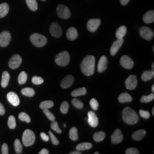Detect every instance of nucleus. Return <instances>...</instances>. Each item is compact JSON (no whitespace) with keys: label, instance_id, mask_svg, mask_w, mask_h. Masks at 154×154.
<instances>
[{"label":"nucleus","instance_id":"f257e3e1","mask_svg":"<svg viewBox=\"0 0 154 154\" xmlns=\"http://www.w3.org/2000/svg\"><path fill=\"white\" fill-rule=\"evenodd\" d=\"M95 59L92 55L85 57L80 63V69L83 74L91 76L94 73Z\"/></svg>","mask_w":154,"mask_h":154},{"label":"nucleus","instance_id":"f03ea898","mask_svg":"<svg viewBox=\"0 0 154 154\" xmlns=\"http://www.w3.org/2000/svg\"><path fill=\"white\" fill-rule=\"evenodd\" d=\"M122 118L125 123L132 125L138 122L139 117L137 113L132 108H124L122 111Z\"/></svg>","mask_w":154,"mask_h":154},{"label":"nucleus","instance_id":"7ed1b4c3","mask_svg":"<svg viewBox=\"0 0 154 154\" xmlns=\"http://www.w3.org/2000/svg\"><path fill=\"white\" fill-rule=\"evenodd\" d=\"M30 40L32 44L38 47L45 46L47 42L46 37L38 33H34L31 34L30 37Z\"/></svg>","mask_w":154,"mask_h":154},{"label":"nucleus","instance_id":"20e7f679","mask_svg":"<svg viewBox=\"0 0 154 154\" xmlns=\"http://www.w3.org/2000/svg\"><path fill=\"white\" fill-rule=\"evenodd\" d=\"M70 61V54L67 51H63L59 54H58L55 58V62L57 65L64 67L69 65Z\"/></svg>","mask_w":154,"mask_h":154},{"label":"nucleus","instance_id":"39448f33","mask_svg":"<svg viewBox=\"0 0 154 154\" xmlns=\"http://www.w3.org/2000/svg\"><path fill=\"white\" fill-rule=\"evenodd\" d=\"M35 140V136L33 131L29 129L26 130L22 135V142L25 146H32Z\"/></svg>","mask_w":154,"mask_h":154},{"label":"nucleus","instance_id":"423d86ee","mask_svg":"<svg viewBox=\"0 0 154 154\" xmlns=\"http://www.w3.org/2000/svg\"><path fill=\"white\" fill-rule=\"evenodd\" d=\"M57 13L58 16L63 19H67L71 16L70 9L66 6L59 4L57 8Z\"/></svg>","mask_w":154,"mask_h":154},{"label":"nucleus","instance_id":"0eeeda50","mask_svg":"<svg viewBox=\"0 0 154 154\" xmlns=\"http://www.w3.org/2000/svg\"><path fill=\"white\" fill-rule=\"evenodd\" d=\"M50 33L54 38H60L62 35V31L60 25L57 22H53L50 25Z\"/></svg>","mask_w":154,"mask_h":154},{"label":"nucleus","instance_id":"6e6552de","mask_svg":"<svg viewBox=\"0 0 154 154\" xmlns=\"http://www.w3.org/2000/svg\"><path fill=\"white\" fill-rule=\"evenodd\" d=\"M140 35L143 39L150 41L154 37V32L150 28L147 26H143L139 31Z\"/></svg>","mask_w":154,"mask_h":154},{"label":"nucleus","instance_id":"1a4fd4ad","mask_svg":"<svg viewBox=\"0 0 154 154\" xmlns=\"http://www.w3.org/2000/svg\"><path fill=\"white\" fill-rule=\"evenodd\" d=\"M11 40V34L9 31H4L0 33V46L6 47L8 46Z\"/></svg>","mask_w":154,"mask_h":154},{"label":"nucleus","instance_id":"9d476101","mask_svg":"<svg viewBox=\"0 0 154 154\" xmlns=\"http://www.w3.org/2000/svg\"><path fill=\"white\" fill-rule=\"evenodd\" d=\"M138 84V80L137 78L135 76L131 75L128 77L126 81H125V85L126 87L128 90H134L136 88Z\"/></svg>","mask_w":154,"mask_h":154},{"label":"nucleus","instance_id":"9b49d317","mask_svg":"<svg viewBox=\"0 0 154 154\" xmlns=\"http://www.w3.org/2000/svg\"><path fill=\"white\" fill-rule=\"evenodd\" d=\"M101 23V20L99 18L90 19L87 23V28L90 32H95L96 31Z\"/></svg>","mask_w":154,"mask_h":154},{"label":"nucleus","instance_id":"f8f14e48","mask_svg":"<svg viewBox=\"0 0 154 154\" xmlns=\"http://www.w3.org/2000/svg\"><path fill=\"white\" fill-rule=\"evenodd\" d=\"M22 62V58L18 54L13 55L9 62V66L12 69L18 68Z\"/></svg>","mask_w":154,"mask_h":154},{"label":"nucleus","instance_id":"ddd939ff","mask_svg":"<svg viewBox=\"0 0 154 154\" xmlns=\"http://www.w3.org/2000/svg\"><path fill=\"white\" fill-rule=\"evenodd\" d=\"M120 63L121 66L126 69H131L134 66V61L127 55H123L121 60Z\"/></svg>","mask_w":154,"mask_h":154},{"label":"nucleus","instance_id":"4468645a","mask_svg":"<svg viewBox=\"0 0 154 154\" xmlns=\"http://www.w3.org/2000/svg\"><path fill=\"white\" fill-rule=\"evenodd\" d=\"M123 139V135L120 129L117 128L111 137V141L113 144L120 143Z\"/></svg>","mask_w":154,"mask_h":154},{"label":"nucleus","instance_id":"2eb2a0df","mask_svg":"<svg viewBox=\"0 0 154 154\" xmlns=\"http://www.w3.org/2000/svg\"><path fill=\"white\" fill-rule=\"evenodd\" d=\"M123 42H124L123 38H120V39H117L112 44V46L110 48V54L112 56L115 55L117 53L119 49L123 45Z\"/></svg>","mask_w":154,"mask_h":154},{"label":"nucleus","instance_id":"dca6fc26","mask_svg":"<svg viewBox=\"0 0 154 154\" xmlns=\"http://www.w3.org/2000/svg\"><path fill=\"white\" fill-rule=\"evenodd\" d=\"M74 81V78L71 75H68L62 80L61 86L63 89H67L72 86Z\"/></svg>","mask_w":154,"mask_h":154},{"label":"nucleus","instance_id":"f3484780","mask_svg":"<svg viewBox=\"0 0 154 154\" xmlns=\"http://www.w3.org/2000/svg\"><path fill=\"white\" fill-rule=\"evenodd\" d=\"M108 61L106 56L103 55L101 57L98 64V71L102 73L105 71L108 67Z\"/></svg>","mask_w":154,"mask_h":154},{"label":"nucleus","instance_id":"a211bd4d","mask_svg":"<svg viewBox=\"0 0 154 154\" xmlns=\"http://www.w3.org/2000/svg\"><path fill=\"white\" fill-rule=\"evenodd\" d=\"M88 115V123L90 126L95 128L98 125V119L95 112L93 111H89L87 114Z\"/></svg>","mask_w":154,"mask_h":154},{"label":"nucleus","instance_id":"6ab92c4d","mask_svg":"<svg viewBox=\"0 0 154 154\" xmlns=\"http://www.w3.org/2000/svg\"><path fill=\"white\" fill-rule=\"evenodd\" d=\"M7 99L8 101L14 106H17L19 104V97L15 92H9L7 94Z\"/></svg>","mask_w":154,"mask_h":154},{"label":"nucleus","instance_id":"aec40b11","mask_svg":"<svg viewBox=\"0 0 154 154\" xmlns=\"http://www.w3.org/2000/svg\"><path fill=\"white\" fill-rule=\"evenodd\" d=\"M78 36L77 29L74 27L70 28L66 32V37L70 41H74L76 40Z\"/></svg>","mask_w":154,"mask_h":154},{"label":"nucleus","instance_id":"412c9836","mask_svg":"<svg viewBox=\"0 0 154 154\" xmlns=\"http://www.w3.org/2000/svg\"><path fill=\"white\" fill-rule=\"evenodd\" d=\"M143 21L146 24H151L154 22V11L153 10H149L146 12L143 17Z\"/></svg>","mask_w":154,"mask_h":154},{"label":"nucleus","instance_id":"4be33fe9","mask_svg":"<svg viewBox=\"0 0 154 154\" xmlns=\"http://www.w3.org/2000/svg\"><path fill=\"white\" fill-rule=\"evenodd\" d=\"M132 100V96L127 92H123L118 97V101L121 103L130 102Z\"/></svg>","mask_w":154,"mask_h":154},{"label":"nucleus","instance_id":"5701e85b","mask_svg":"<svg viewBox=\"0 0 154 154\" xmlns=\"http://www.w3.org/2000/svg\"><path fill=\"white\" fill-rule=\"evenodd\" d=\"M9 11V6L7 3L0 4V18H3L6 16Z\"/></svg>","mask_w":154,"mask_h":154},{"label":"nucleus","instance_id":"b1692460","mask_svg":"<svg viewBox=\"0 0 154 154\" xmlns=\"http://www.w3.org/2000/svg\"><path fill=\"white\" fill-rule=\"evenodd\" d=\"M146 134V131L145 130H140L135 131L132 134V138L137 141H139L144 138Z\"/></svg>","mask_w":154,"mask_h":154},{"label":"nucleus","instance_id":"393cba45","mask_svg":"<svg viewBox=\"0 0 154 154\" xmlns=\"http://www.w3.org/2000/svg\"><path fill=\"white\" fill-rule=\"evenodd\" d=\"M10 80V75L8 71H3L2 73V80H1V86L3 88L6 87L9 83Z\"/></svg>","mask_w":154,"mask_h":154},{"label":"nucleus","instance_id":"a878e982","mask_svg":"<svg viewBox=\"0 0 154 154\" xmlns=\"http://www.w3.org/2000/svg\"><path fill=\"white\" fill-rule=\"evenodd\" d=\"M92 145L90 143H87V142H84V143H81L79 144H78L76 147V149L77 151H85L87 150H89L92 148Z\"/></svg>","mask_w":154,"mask_h":154},{"label":"nucleus","instance_id":"bb28decb","mask_svg":"<svg viewBox=\"0 0 154 154\" xmlns=\"http://www.w3.org/2000/svg\"><path fill=\"white\" fill-rule=\"evenodd\" d=\"M154 76V71L147 70L145 71L141 76V79L143 81H147L152 79Z\"/></svg>","mask_w":154,"mask_h":154},{"label":"nucleus","instance_id":"cd10ccee","mask_svg":"<svg viewBox=\"0 0 154 154\" xmlns=\"http://www.w3.org/2000/svg\"><path fill=\"white\" fill-rule=\"evenodd\" d=\"M127 32V28L125 26H120L116 31L115 36L117 39L123 38L125 36Z\"/></svg>","mask_w":154,"mask_h":154},{"label":"nucleus","instance_id":"c85d7f7f","mask_svg":"<svg viewBox=\"0 0 154 154\" xmlns=\"http://www.w3.org/2000/svg\"><path fill=\"white\" fill-rule=\"evenodd\" d=\"M106 134L103 131H99L95 133L93 135V139L95 142H99L102 141L105 138Z\"/></svg>","mask_w":154,"mask_h":154},{"label":"nucleus","instance_id":"c756f323","mask_svg":"<svg viewBox=\"0 0 154 154\" xmlns=\"http://www.w3.org/2000/svg\"><path fill=\"white\" fill-rule=\"evenodd\" d=\"M86 93H87L86 89L85 87H81L73 91L71 94L73 96L77 97L80 95H85Z\"/></svg>","mask_w":154,"mask_h":154},{"label":"nucleus","instance_id":"7c9ffc66","mask_svg":"<svg viewBox=\"0 0 154 154\" xmlns=\"http://www.w3.org/2000/svg\"><path fill=\"white\" fill-rule=\"evenodd\" d=\"M69 137L72 140L76 141L78 139V130L75 127H71L69 131Z\"/></svg>","mask_w":154,"mask_h":154},{"label":"nucleus","instance_id":"2f4dec72","mask_svg":"<svg viewBox=\"0 0 154 154\" xmlns=\"http://www.w3.org/2000/svg\"><path fill=\"white\" fill-rule=\"evenodd\" d=\"M26 4L31 11H36L38 9V4L36 0H26Z\"/></svg>","mask_w":154,"mask_h":154},{"label":"nucleus","instance_id":"473e14b6","mask_svg":"<svg viewBox=\"0 0 154 154\" xmlns=\"http://www.w3.org/2000/svg\"><path fill=\"white\" fill-rule=\"evenodd\" d=\"M21 93L25 96L31 97V96H34V95L35 94V91L32 88L26 87V88H24L23 89L21 90Z\"/></svg>","mask_w":154,"mask_h":154},{"label":"nucleus","instance_id":"72a5a7b5","mask_svg":"<svg viewBox=\"0 0 154 154\" xmlns=\"http://www.w3.org/2000/svg\"><path fill=\"white\" fill-rule=\"evenodd\" d=\"M53 106L54 102L52 101H45L40 103V107L42 110H45L53 108Z\"/></svg>","mask_w":154,"mask_h":154},{"label":"nucleus","instance_id":"f704fd0d","mask_svg":"<svg viewBox=\"0 0 154 154\" xmlns=\"http://www.w3.org/2000/svg\"><path fill=\"white\" fill-rule=\"evenodd\" d=\"M28 79V75L25 71H22L18 77V82L20 85H23L26 83Z\"/></svg>","mask_w":154,"mask_h":154},{"label":"nucleus","instance_id":"c9c22d12","mask_svg":"<svg viewBox=\"0 0 154 154\" xmlns=\"http://www.w3.org/2000/svg\"><path fill=\"white\" fill-rule=\"evenodd\" d=\"M18 118L21 121L26 122V123H28L31 122L30 117L29 116L28 114H27L26 113H25L24 112H22L19 113V115H18Z\"/></svg>","mask_w":154,"mask_h":154},{"label":"nucleus","instance_id":"e433bc0d","mask_svg":"<svg viewBox=\"0 0 154 154\" xmlns=\"http://www.w3.org/2000/svg\"><path fill=\"white\" fill-rule=\"evenodd\" d=\"M154 98V93L150 94L149 95H144L140 98V102L142 103H148L152 101Z\"/></svg>","mask_w":154,"mask_h":154},{"label":"nucleus","instance_id":"4c0bfd02","mask_svg":"<svg viewBox=\"0 0 154 154\" xmlns=\"http://www.w3.org/2000/svg\"><path fill=\"white\" fill-rule=\"evenodd\" d=\"M15 148L17 154H21L22 151V146L19 139H15Z\"/></svg>","mask_w":154,"mask_h":154},{"label":"nucleus","instance_id":"58836bf2","mask_svg":"<svg viewBox=\"0 0 154 154\" xmlns=\"http://www.w3.org/2000/svg\"><path fill=\"white\" fill-rule=\"evenodd\" d=\"M8 125L10 129H15V127H16V122H15V119L14 116L10 115L9 117Z\"/></svg>","mask_w":154,"mask_h":154},{"label":"nucleus","instance_id":"ea45409f","mask_svg":"<svg viewBox=\"0 0 154 154\" xmlns=\"http://www.w3.org/2000/svg\"><path fill=\"white\" fill-rule=\"evenodd\" d=\"M69 105L66 101H64L62 103L60 106V111L62 114H66L69 111Z\"/></svg>","mask_w":154,"mask_h":154},{"label":"nucleus","instance_id":"a19ab883","mask_svg":"<svg viewBox=\"0 0 154 154\" xmlns=\"http://www.w3.org/2000/svg\"><path fill=\"white\" fill-rule=\"evenodd\" d=\"M43 112L46 115L47 118L50 120L51 121V122H53V121H55V116L54 115V114L51 112L48 109H45V110H43Z\"/></svg>","mask_w":154,"mask_h":154},{"label":"nucleus","instance_id":"79ce46f5","mask_svg":"<svg viewBox=\"0 0 154 154\" xmlns=\"http://www.w3.org/2000/svg\"><path fill=\"white\" fill-rule=\"evenodd\" d=\"M71 103L74 107L78 109H82L83 108V103L77 99L76 98L73 99L71 101Z\"/></svg>","mask_w":154,"mask_h":154},{"label":"nucleus","instance_id":"37998d69","mask_svg":"<svg viewBox=\"0 0 154 154\" xmlns=\"http://www.w3.org/2000/svg\"><path fill=\"white\" fill-rule=\"evenodd\" d=\"M51 129L55 131L57 133L61 134V130L60 128V127L58 126V124L57 122H56V121L52 122V123L51 124Z\"/></svg>","mask_w":154,"mask_h":154},{"label":"nucleus","instance_id":"c03bdc74","mask_svg":"<svg viewBox=\"0 0 154 154\" xmlns=\"http://www.w3.org/2000/svg\"><path fill=\"white\" fill-rule=\"evenodd\" d=\"M31 81H32L33 83H34V85H41V84L43 83L44 79L41 77L34 76V77L32 78Z\"/></svg>","mask_w":154,"mask_h":154},{"label":"nucleus","instance_id":"a18cd8bd","mask_svg":"<svg viewBox=\"0 0 154 154\" xmlns=\"http://www.w3.org/2000/svg\"><path fill=\"white\" fill-rule=\"evenodd\" d=\"M49 135H50V138L51 139V143L54 144V145H58L59 143H60V142L59 140H58V139L57 138L55 135L51 132V131H49Z\"/></svg>","mask_w":154,"mask_h":154},{"label":"nucleus","instance_id":"49530a36","mask_svg":"<svg viewBox=\"0 0 154 154\" xmlns=\"http://www.w3.org/2000/svg\"><path fill=\"white\" fill-rule=\"evenodd\" d=\"M90 105L91 108H92V110H94L95 111L98 110V106H99V104H98V101L95 99L92 98L90 100Z\"/></svg>","mask_w":154,"mask_h":154},{"label":"nucleus","instance_id":"de8ad7c7","mask_svg":"<svg viewBox=\"0 0 154 154\" xmlns=\"http://www.w3.org/2000/svg\"><path fill=\"white\" fill-rule=\"evenodd\" d=\"M139 114L143 118L146 119H148L150 117V113L148 111H144L143 110H139Z\"/></svg>","mask_w":154,"mask_h":154},{"label":"nucleus","instance_id":"09e8293b","mask_svg":"<svg viewBox=\"0 0 154 154\" xmlns=\"http://www.w3.org/2000/svg\"><path fill=\"white\" fill-rule=\"evenodd\" d=\"M125 153L126 154H139V152L138 149L134 148V147H131V148L127 149L126 150Z\"/></svg>","mask_w":154,"mask_h":154},{"label":"nucleus","instance_id":"8fccbe9b","mask_svg":"<svg viewBox=\"0 0 154 154\" xmlns=\"http://www.w3.org/2000/svg\"><path fill=\"white\" fill-rule=\"evenodd\" d=\"M2 154H9V150H8V146L6 143H3L2 146Z\"/></svg>","mask_w":154,"mask_h":154},{"label":"nucleus","instance_id":"3c124183","mask_svg":"<svg viewBox=\"0 0 154 154\" xmlns=\"http://www.w3.org/2000/svg\"><path fill=\"white\" fill-rule=\"evenodd\" d=\"M40 135H41V139L45 141V142H48L49 140V139H50V137L48 135H47L46 134L44 133V132H41L40 134Z\"/></svg>","mask_w":154,"mask_h":154},{"label":"nucleus","instance_id":"603ef678","mask_svg":"<svg viewBox=\"0 0 154 154\" xmlns=\"http://www.w3.org/2000/svg\"><path fill=\"white\" fill-rule=\"evenodd\" d=\"M5 112V108L3 107V106L2 105V104L0 102V115H4Z\"/></svg>","mask_w":154,"mask_h":154},{"label":"nucleus","instance_id":"864d4df0","mask_svg":"<svg viewBox=\"0 0 154 154\" xmlns=\"http://www.w3.org/2000/svg\"><path fill=\"white\" fill-rule=\"evenodd\" d=\"M49 153V151L46 148H43L39 152V154H48Z\"/></svg>","mask_w":154,"mask_h":154},{"label":"nucleus","instance_id":"5fc2aeb1","mask_svg":"<svg viewBox=\"0 0 154 154\" xmlns=\"http://www.w3.org/2000/svg\"><path fill=\"white\" fill-rule=\"evenodd\" d=\"M130 0H120V2L123 6H125L130 2Z\"/></svg>","mask_w":154,"mask_h":154},{"label":"nucleus","instance_id":"6e6d98bb","mask_svg":"<svg viewBox=\"0 0 154 154\" xmlns=\"http://www.w3.org/2000/svg\"><path fill=\"white\" fill-rule=\"evenodd\" d=\"M70 154H81V153L79 152V151H73V152H71L70 153Z\"/></svg>","mask_w":154,"mask_h":154},{"label":"nucleus","instance_id":"4d7b16f0","mask_svg":"<svg viewBox=\"0 0 154 154\" xmlns=\"http://www.w3.org/2000/svg\"><path fill=\"white\" fill-rule=\"evenodd\" d=\"M152 71H154V63L152 65Z\"/></svg>","mask_w":154,"mask_h":154},{"label":"nucleus","instance_id":"13d9d810","mask_svg":"<svg viewBox=\"0 0 154 154\" xmlns=\"http://www.w3.org/2000/svg\"><path fill=\"white\" fill-rule=\"evenodd\" d=\"M152 91L153 92H154V85H153L152 86Z\"/></svg>","mask_w":154,"mask_h":154},{"label":"nucleus","instance_id":"bf43d9fd","mask_svg":"<svg viewBox=\"0 0 154 154\" xmlns=\"http://www.w3.org/2000/svg\"><path fill=\"white\" fill-rule=\"evenodd\" d=\"M152 113H153V115H154V108H153V110H152Z\"/></svg>","mask_w":154,"mask_h":154},{"label":"nucleus","instance_id":"052dcab7","mask_svg":"<svg viewBox=\"0 0 154 154\" xmlns=\"http://www.w3.org/2000/svg\"><path fill=\"white\" fill-rule=\"evenodd\" d=\"M94 154H99V153H98V152H96V153H94Z\"/></svg>","mask_w":154,"mask_h":154},{"label":"nucleus","instance_id":"680f3d73","mask_svg":"<svg viewBox=\"0 0 154 154\" xmlns=\"http://www.w3.org/2000/svg\"><path fill=\"white\" fill-rule=\"evenodd\" d=\"M42 1H46V0H42Z\"/></svg>","mask_w":154,"mask_h":154}]
</instances>
